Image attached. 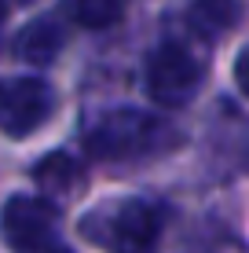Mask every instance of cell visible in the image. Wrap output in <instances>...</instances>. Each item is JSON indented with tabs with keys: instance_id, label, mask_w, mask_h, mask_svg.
<instances>
[{
	"instance_id": "cell-11",
	"label": "cell",
	"mask_w": 249,
	"mask_h": 253,
	"mask_svg": "<svg viewBox=\"0 0 249 253\" xmlns=\"http://www.w3.org/2000/svg\"><path fill=\"white\" fill-rule=\"evenodd\" d=\"M4 19H7V0H0V26H4Z\"/></svg>"
},
{
	"instance_id": "cell-10",
	"label": "cell",
	"mask_w": 249,
	"mask_h": 253,
	"mask_svg": "<svg viewBox=\"0 0 249 253\" xmlns=\"http://www.w3.org/2000/svg\"><path fill=\"white\" fill-rule=\"evenodd\" d=\"M235 84H238V92L249 99V44L238 51V59H235Z\"/></svg>"
},
{
	"instance_id": "cell-3",
	"label": "cell",
	"mask_w": 249,
	"mask_h": 253,
	"mask_svg": "<svg viewBox=\"0 0 249 253\" xmlns=\"http://www.w3.org/2000/svg\"><path fill=\"white\" fill-rule=\"evenodd\" d=\"M165 139H169L165 121L143 114V110H110L88 132L84 143H88V154H96V158L121 162V158L158 151V147H165Z\"/></svg>"
},
{
	"instance_id": "cell-8",
	"label": "cell",
	"mask_w": 249,
	"mask_h": 253,
	"mask_svg": "<svg viewBox=\"0 0 249 253\" xmlns=\"http://www.w3.org/2000/svg\"><path fill=\"white\" fill-rule=\"evenodd\" d=\"M33 180H37V187L48 191V195H66V191H73L81 184V165H77L70 154L55 151V154H48V158H40L33 165Z\"/></svg>"
},
{
	"instance_id": "cell-1",
	"label": "cell",
	"mask_w": 249,
	"mask_h": 253,
	"mask_svg": "<svg viewBox=\"0 0 249 253\" xmlns=\"http://www.w3.org/2000/svg\"><path fill=\"white\" fill-rule=\"evenodd\" d=\"M84 231L92 242L107 253H154L158 250V209L143 198H121V202L99 206L84 220Z\"/></svg>"
},
{
	"instance_id": "cell-5",
	"label": "cell",
	"mask_w": 249,
	"mask_h": 253,
	"mask_svg": "<svg viewBox=\"0 0 249 253\" xmlns=\"http://www.w3.org/2000/svg\"><path fill=\"white\" fill-rule=\"evenodd\" d=\"M55 110V92L40 77H11L0 84V132L11 139L33 136Z\"/></svg>"
},
{
	"instance_id": "cell-2",
	"label": "cell",
	"mask_w": 249,
	"mask_h": 253,
	"mask_svg": "<svg viewBox=\"0 0 249 253\" xmlns=\"http://www.w3.org/2000/svg\"><path fill=\"white\" fill-rule=\"evenodd\" d=\"M205 81V63L179 41H161L147 59V92L154 103L176 110L198 95Z\"/></svg>"
},
{
	"instance_id": "cell-6",
	"label": "cell",
	"mask_w": 249,
	"mask_h": 253,
	"mask_svg": "<svg viewBox=\"0 0 249 253\" xmlns=\"http://www.w3.org/2000/svg\"><path fill=\"white\" fill-rule=\"evenodd\" d=\"M66 44V33L63 26H59V19H33L26 22L19 30V37H15V55L22 59V63L30 66H48L59 59V51H63Z\"/></svg>"
},
{
	"instance_id": "cell-9",
	"label": "cell",
	"mask_w": 249,
	"mask_h": 253,
	"mask_svg": "<svg viewBox=\"0 0 249 253\" xmlns=\"http://www.w3.org/2000/svg\"><path fill=\"white\" fill-rule=\"evenodd\" d=\"M128 0H63L66 19H73L81 30H107L121 22Z\"/></svg>"
},
{
	"instance_id": "cell-7",
	"label": "cell",
	"mask_w": 249,
	"mask_h": 253,
	"mask_svg": "<svg viewBox=\"0 0 249 253\" xmlns=\"http://www.w3.org/2000/svg\"><path fill=\"white\" fill-rule=\"evenodd\" d=\"M187 19H191V26L202 37H220V33L238 26V19H242V0H194Z\"/></svg>"
},
{
	"instance_id": "cell-4",
	"label": "cell",
	"mask_w": 249,
	"mask_h": 253,
	"mask_svg": "<svg viewBox=\"0 0 249 253\" xmlns=\"http://www.w3.org/2000/svg\"><path fill=\"white\" fill-rule=\"evenodd\" d=\"M55 228L59 209L40 195H11L0 209V235L15 253H48Z\"/></svg>"
},
{
	"instance_id": "cell-12",
	"label": "cell",
	"mask_w": 249,
	"mask_h": 253,
	"mask_svg": "<svg viewBox=\"0 0 249 253\" xmlns=\"http://www.w3.org/2000/svg\"><path fill=\"white\" fill-rule=\"evenodd\" d=\"M11 4H19V7H26V4H37V0H11Z\"/></svg>"
}]
</instances>
